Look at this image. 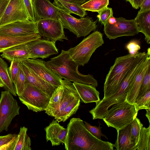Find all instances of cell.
I'll return each mask as SVG.
<instances>
[{
	"label": "cell",
	"mask_w": 150,
	"mask_h": 150,
	"mask_svg": "<svg viewBox=\"0 0 150 150\" xmlns=\"http://www.w3.org/2000/svg\"><path fill=\"white\" fill-rule=\"evenodd\" d=\"M143 127V124L137 117L131 123L130 141L132 150H136L139 140L141 129Z\"/></svg>",
	"instance_id": "4dcf8cb0"
},
{
	"label": "cell",
	"mask_w": 150,
	"mask_h": 150,
	"mask_svg": "<svg viewBox=\"0 0 150 150\" xmlns=\"http://www.w3.org/2000/svg\"><path fill=\"white\" fill-rule=\"evenodd\" d=\"M131 123L117 131V137L114 144L117 150H132L130 141Z\"/></svg>",
	"instance_id": "d4e9b609"
},
{
	"label": "cell",
	"mask_w": 150,
	"mask_h": 150,
	"mask_svg": "<svg viewBox=\"0 0 150 150\" xmlns=\"http://www.w3.org/2000/svg\"></svg>",
	"instance_id": "f907efd6"
},
{
	"label": "cell",
	"mask_w": 150,
	"mask_h": 150,
	"mask_svg": "<svg viewBox=\"0 0 150 150\" xmlns=\"http://www.w3.org/2000/svg\"><path fill=\"white\" fill-rule=\"evenodd\" d=\"M31 1H32L33 0H31Z\"/></svg>",
	"instance_id": "681fc988"
},
{
	"label": "cell",
	"mask_w": 150,
	"mask_h": 150,
	"mask_svg": "<svg viewBox=\"0 0 150 150\" xmlns=\"http://www.w3.org/2000/svg\"><path fill=\"white\" fill-rule=\"evenodd\" d=\"M17 135L16 134H9L6 135L0 136V147L10 142Z\"/></svg>",
	"instance_id": "60d3db41"
},
{
	"label": "cell",
	"mask_w": 150,
	"mask_h": 150,
	"mask_svg": "<svg viewBox=\"0 0 150 150\" xmlns=\"http://www.w3.org/2000/svg\"><path fill=\"white\" fill-rule=\"evenodd\" d=\"M109 4V0H90L81 6L86 11L98 12L108 7Z\"/></svg>",
	"instance_id": "1f68e13d"
},
{
	"label": "cell",
	"mask_w": 150,
	"mask_h": 150,
	"mask_svg": "<svg viewBox=\"0 0 150 150\" xmlns=\"http://www.w3.org/2000/svg\"><path fill=\"white\" fill-rule=\"evenodd\" d=\"M38 34L47 40L56 42L68 40L65 35L64 27L60 20L41 19L36 21Z\"/></svg>",
	"instance_id": "8fae6325"
},
{
	"label": "cell",
	"mask_w": 150,
	"mask_h": 150,
	"mask_svg": "<svg viewBox=\"0 0 150 150\" xmlns=\"http://www.w3.org/2000/svg\"><path fill=\"white\" fill-rule=\"evenodd\" d=\"M47 141L51 142L52 146H58L64 143L67 132L56 120H53L49 125L45 128Z\"/></svg>",
	"instance_id": "ffe728a7"
},
{
	"label": "cell",
	"mask_w": 150,
	"mask_h": 150,
	"mask_svg": "<svg viewBox=\"0 0 150 150\" xmlns=\"http://www.w3.org/2000/svg\"><path fill=\"white\" fill-rule=\"evenodd\" d=\"M150 91H148L142 97L137 99L134 105L137 112L141 109H150Z\"/></svg>",
	"instance_id": "836d02e7"
},
{
	"label": "cell",
	"mask_w": 150,
	"mask_h": 150,
	"mask_svg": "<svg viewBox=\"0 0 150 150\" xmlns=\"http://www.w3.org/2000/svg\"><path fill=\"white\" fill-rule=\"evenodd\" d=\"M64 144L67 150H112L113 144L99 139L86 129L79 118H73L67 125Z\"/></svg>",
	"instance_id": "6da1fadb"
},
{
	"label": "cell",
	"mask_w": 150,
	"mask_h": 150,
	"mask_svg": "<svg viewBox=\"0 0 150 150\" xmlns=\"http://www.w3.org/2000/svg\"><path fill=\"white\" fill-rule=\"evenodd\" d=\"M80 99L84 103L97 102L100 100L99 93L95 87L91 85L74 82Z\"/></svg>",
	"instance_id": "603a6c76"
},
{
	"label": "cell",
	"mask_w": 150,
	"mask_h": 150,
	"mask_svg": "<svg viewBox=\"0 0 150 150\" xmlns=\"http://www.w3.org/2000/svg\"><path fill=\"white\" fill-rule=\"evenodd\" d=\"M9 91L1 92L0 98V133L7 131L13 118L19 115L20 107Z\"/></svg>",
	"instance_id": "9c48e42d"
},
{
	"label": "cell",
	"mask_w": 150,
	"mask_h": 150,
	"mask_svg": "<svg viewBox=\"0 0 150 150\" xmlns=\"http://www.w3.org/2000/svg\"><path fill=\"white\" fill-rule=\"evenodd\" d=\"M60 81L64 88L63 96L58 105L47 114L54 118L58 117L65 108L75 100L80 98L73 83L62 79Z\"/></svg>",
	"instance_id": "2e32d148"
},
{
	"label": "cell",
	"mask_w": 150,
	"mask_h": 150,
	"mask_svg": "<svg viewBox=\"0 0 150 150\" xmlns=\"http://www.w3.org/2000/svg\"><path fill=\"white\" fill-rule=\"evenodd\" d=\"M3 87V84L0 79V87Z\"/></svg>",
	"instance_id": "c3c4849f"
},
{
	"label": "cell",
	"mask_w": 150,
	"mask_h": 150,
	"mask_svg": "<svg viewBox=\"0 0 150 150\" xmlns=\"http://www.w3.org/2000/svg\"><path fill=\"white\" fill-rule=\"evenodd\" d=\"M104 43L102 34L95 31L76 46L68 51L74 60L79 65L84 66L88 62L95 50Z\"/></svg>",
	"instance_id": "5b68a950"
},
{
	"label": "cell",
	"mask_w": 150,
	"mask_h": 150,
	"mask_svg": "<svg viewBox=\"0 0 150 150\" xmlns=\"http://www.w3.org/2000/svg\"><path fill=\"white\" fill-rule=\"evenodd\" d=\"M58 8V14L64 28L69 30L78 38L85 37L95 31L97 25V21L87 16L80 19L76 18L65 11Z\"/></svg>",
	"instance_id": "52a82bcc"
},
{
	"label": "cell",
	"mask_w": 150,
	"mask_h": 150,
	"mask_svg": "<svg viewBox=\"0 0 150 150\" xmlns=\"http://www.w3.org/2000/svg\"><path fill=\"white\" fill-rule=\"evenodd\" d=\"M150 150V126L148 128L142 127L136 150Z\"/></svg>",
	"instance_id": "f546056e"
},
{
	"label": "cell",
	"mask_w": 150,
	"mask_h": 150,
	"mask_svg": "<svg viewBox=\"0 0 150 150\" xmlns=\"http://www.w3.org/2000/svg\"><path fill=\"white\" fill-rule=\"evenodd\" d=\"M29 21L23 0H10L0 19V27L15 22Z\"/></svg>",
	"instance_id": "7c38bea8"
},
{
	"label": "cell",
	"mask_w": 150,
	"mask_h": 150,
	"mask_svg": "<svg viewBox=\"0 0 150 150\" xmlns=\"http://www.w3.org/2000/svg\"><path fill=\"white\" fill-rule=\"evenodd\" d=\"M127 1H128L130 4L132 6V7L133 6V1L132 0H125Z\"/></svg>",
	"instance_id": "7dc6e473"
},
{
	"label": "cell",
	"mask_w": 150,
	"mask_h": 150,
	"mask_svg": "<svg viewBox=\"0 0 150 150\" xmlns=\"http://www.w3.org/2000/svg\"><path fill=\"white\" fill-rule=\"evenodd\" d=\"M24 4L28 12L30 21L36 22L37 20L31 0H23Z\"/></svg>",
	"instance_id": "ab89813d"
},
{
	"label": "cell",
	"mask_w": 150,
	"mask_h": 150,
	"mask_svg": "<svg viewBox=\"0 0 150 150\" xmlns=\"http://www.w3.org/2000/svg\"><path fill=\"white\" fill-rule=\"evenodd\" d=\"M146 54L145 52H138L135 55L128 54L116 58L105 78L103 98L110 97L117 91L130 69Z\"/></svg>",
	"instance_id": "3957f363"
},
{
	"label": "cell",
	"mask_w": 150,
	"mask_h": 150,
	"mask_svg": "<svg viewBox=\"0 0 150 150\" xmlns=\"http://www.w3.org/2000/svg\"><path fill=\"white\" fill-rule=\"evenodd\" d=\"M26 77V83L36 87L51 98L55 88L30 69L22 62H20Z\"/></svg>",
	"instance_id": "d6986e66"
},
{
	"label": "cell",
	"mask_w": 150,
	"mask_h": 150,
	"mask_svg": "<svg viewBox=\"0 0 150 150\" xmlns=\"http://www.w3.org/2000/svg\"><path fill=\"white\" fill-rule=\"evenodd\" d=\"M1 56L10 62H22L29 58V52L26 44L17 45L3 52Z\"/></svg>",
	"instance_id": "cb8c5ba5"
},
{
	"label": "cell",
	"mask_w": 150,
	"mask_h": 150,
	"mask_svg": "<svg viewBox=\"0 0 150 150\" xmlns=\"http://www.w3.org/2000/svg\"><path fill=\"white\" fill-rule=\"evenodd\" d=\"M137 113L134 105L125 101L112 105L102 119L108 127H113L117 131L131 123Z\"/></svg>",
	"instance_id": "277c9868"
},
{
	"label": "cell",
	"mask_w": 150,
	"mask_h": 150,
	"mask_svg": "<svg viewBox=\"0 0 150 150\" xmlns=\"http://www.w3.org/2000/svg\"><path fill=\"white\" fill-rule=\"evenodd\" d=\"M38 34L36 22L18 21L0 27V34L22 36Z\"/></svg>",
	"instance_id": "9a60e30c"
},
{
	"label": "cell",
	"mask_w": 150,
	"mask_h": 150,
	"mask_svg": "<svg viewBox=\"0 0 150 150\" xmlns=\"http://www.w3.org/2000/svg\"><path fill=\"white\" fill-rule=\"evenodd\" d=\"M52 4L68 13H74L81 18L87 15L86 11L82 8L81 5L79 4L68 2L62 0H54Z\"/></svg>",
	"instance_id": "4316f807"
},
{
	"label": "cell",
	"mask_w": 150,
	"mask_h": 150,
	"mask_svg": "<svg viewBox=\"0 0 150 150\" xmlns=\"http://www.w3.org/2000/svg\"><path fill=\"white\" fill-rule=\"evenodd\" d=\"M41 38L38 34L22 36L0 34V52L17 45L26 44Z\"/></svg>",
	"instance_id": "7402d4cb"
},
{
	"label": "cell",
	"mask_w": 150,
	"mask_h": 150,
	"mask_svg": "<svg viewBox=\"0 0 150 150\" xmlns=\"http://www.w3.org/2000/svg\"><path fill=\"white\" fill-rule=\"evenodd\" d=\"M146 116L147 118L149 123L150 122V109H146Z\"/></svg>",
	"instance_id": "bcb514c9"
},
{
	"label": "cell",
	"mask_w": 150,
	"mask_h": 150,
	"mask_svg": "<svg viewBox=\"0 0 150 150\" xmlns=\"http://www.w3.org/2000/svg\"><path fill=\"white\" fill-rule=\"evenodd\" d=\"M126 48L128 50L129 54L134 55L137 54L141 49L139 41L133 40L129 41L126 45Z\"/></svg>",
	"instance_id": "f35d334b"
},
{
	"label": "cell",
	"mask_w": 150,
	"mask_h": 150,
	"mask_svg": "<svg viewBox=\"0 0 150 150\" xmlns=\"http://www.w3.org/2000/svg\"><path fill=\"white\" fill-rule=\"evenodd\" d=\"M113 23L107 22L104 26V31L110 40L122 36H133L137 34L139 30L134 19L127 20L122 17L115 18Z\"/></svg>",
	"instance_id": "30bf717a"
},
{
	"label": "cell",
	"mask_w": 150,
	"mask_h": 150,
	"mask_svg": "<svg viewBox=\"0 0 150 150\" xmlns=\"http://www.w3.org/2000/svg\"><path fill=\"white\" fill-rule=\"evenodd\" d=\"M140 8L137 15L146 11L150 10V0H144L140 6Z\"/></svg>",
	"instance_id": "b9f144b4"
},
{
	"label": "cell",
	"mask_w": 150,
	"mask_h": 150,
	"mask_svg": "<svg viewBox=\"0 0 150 150\" xmlns=\"http://www.w3.org/2000/svg\"><path fill=\"white\" fill-rule=\"evenodd\" d=\"M40 39L32 41L26 44L30 59H44L58 54V50L56 46L55 42Z\"/></svg>",
	"instance_id": "4fadbf2b"
},
{
	"label": "cell",
	"mask_w": 150,
	"mask_h": 150,
	"mask_svg": "<svg viewBox=\"0 0 150 150\" xmlns=\"http://www.w3.org/2000/svg\"><path fill=\"white\" fill-rule=\"evenodd\" d=\"M18 97L29 110L36 112L45 111L50 98L47 94L27 83L23 92Z\"/></svg>",
	"instance_id": "ba28073f"
},
{
	"label": "cell",
	"mask_w": 150,
	"mask_h": 150,
	"mask_svg": "<svg viewBox=\"0 0 150 150\" xmlns=\"http://www.w3.org/2000/svg\"><path fill=\"white\" fill-rule=\"evenodd\" d=\"M144 0H132L133 7L136 9H138L139 8L141 4Z\"/></svg>",
	"instance_id": "f6af8a7d"
},
{
	"label": "cell",
	"mask_w": 150,
	"mask_h": 150,
	"mask_svg": "<svg viewBox=\"0 0 150 150\" xmlns=\"http://www.w3.org/2000/svg\"><path fill=\"white\" fill-rule=\"evenodd\" d=\"M150 68V54L148 55L144 64L130 84L125 100L128 103L134 104L138 95L144 77Z\"/></svg>",
	"instance_id": "ac0fdd59"
},
{
	"label": "cell",
	"mask_w": 150,
	"mask_h": 150,
	"mask_svg": "<svg viewBox=\"0 0 150 150\" xmlns=\"http://www.w3.org/2000/svg\"><path fill=\"white\" fill-rule=\"evenodd\" d=\"M84 122L85 127L94 137L100 140L101 137H104L107 139L106 136L102 133L100 125L98 127L91 125L86 122L84 121Z\"/></svg>",
	"instance_id": "74e56055"
},
{
	"label": "cell",
	"mask_w": 150,
	"mask_h": 150,
	"mask_svg": "<svg viewBox=\"0 0 150 150\" xmlns=\"http://www.w3.org/2000/svg\"><path fill=\"white\" fill-rule=\"evenodd\" d=\"M138 27L139 32L144 35L145 40L150 43V10L137 15L134 19Z\"/></svg>",
	"instance_id": "484cf974"
},
{
	"label": "cell",
	"mask_w": 150,
	"mask_h": 150,
	"mask_svg": "<svg viewBox=\"0 0 150 150\" xmlns=\"http://www.w3.org/2000/svg\"><path fill=\"white\" fill-rule=\"evenodd\" d=\"M97 17L99 21L104 26L108 22L109 19L113 16V12L112 8L108 7L98 12Z\"/></svg>",
	"instance_id": "d590c367"
},
{
	"label": "cell",
	"mask_w": 150,
	"mask_h": 150,
	"mask_svg": "<svg viewBox=\"0 0 150 150\" xmlns=\"http://www.w3.org/2000/svg\"><path fill=\"white\" fill-rule=\"evenodd\" d=\"M46 66L62 79L69 81L98 86L97 80L92 75H84L78 70L79 65L71 58L68 50H62L57 56L45 62Z\"/></svg>",
	"instance_id": "7a4b0ae2"
},
{
	"label": "cell",
	"mask_w": 150,
	"mask_h": 150,
	"mask_svg": "<svg viewBox=\"0 0 150 150\" xmlns=\"http://www.w3.org/2000/svg\"><path fill=\"white\" fill-rule=\"evenodd\" d=\"M11 62L10 66L8 68V72L11 79L14 84L19 71L20 62L15 61H12Z\"/></svg>",
	"instance_id": "8d00e7d4"
},
{
	"label": "cell",
	"mask_w": 150,
	"mask_h": 150,
	"mask_svg": "<svg viewBox=\"0 0 150 150\" xmlns=\"http://www.w3.org/2000/svg\"><path fill=\"white\" fill-rule=\"evenodd\" d=\"M28 128L21 127L18 134L9 143L0 147V150H31V141L27 134Z\"/></svg>",
	"instance_id": "44dd1931"
},
{
	"label": "cell",
	"mask_w": 150,
	"mask_h": 150,
	"mask_svg": "<svg viewBox=\"0 0 150 150\" xmlns=\"http://www.w3.org/2000/svg\"><path fill=\"white\" fill-rule=\"evenodd\" d=\"M149 91H150V68L148 69L144 77L136 100L143 96Z\"/></svg>",
	"instance_id": "e575fe53"
},
{
	"label": "cell",
	"mask_w": 150,
	"mask_h": 150,
	"mask_svg": "<svg viewBox=\"0 0 150 150\" xmlns=\"http://www.w3.org/2000/svg\"><path fill=\"white\" fill-rule=\"evenodd\" d=\"M10 0H0V19L3 15Z\"/></svg>",
	"instance_id": "7bdbcfd3"
},
{
	"label": "cell",
	"mask_w": 150,
	"mask_h": 150,
	"mask_svg": "<svg viewBox=\"0 0 150 150\" xmlns=\"http://www.w3.org/2000/svg\"><path fill=\"white\" fill-rule=\"evenodd\" d=\"M80 99L77 98L69 105L63 110L58 117L54 118L58 122H64L75 114L77 111L80 105Z\"/></svg>",
	"instance_id": "f1b7e54d"
},
{
	"label": "cell",
	"mask_w": 150,
	"mask_h": 150,
	"mask_svg": "<svg viewBox=\"0 0 150 150\" xmlns=\"http://www.w3.org/2000/svg\"><path fill=\"white\" fill-rule=\"evenodd\" d=\"M45 62L41 59H28L22 62L55 88L61 84L62 79L45 65Z\"/></svg>",
	"instance_id": "5bb4252c"
},
{
	"label": "cell",
	"mask_w": 150,
	"mask_h": 150,
	"mask_svg": "<svg viewBox=\"0 0 150 150\" xmlns=\"http://www.w3.org/2000/svg\"><path fill=\"white\" fill-rule=\"evenodd\" d=\"M32 3L37 21L41 19L60 20L58 8L49 0H33Z\"/></svg>",
	"instance_id": "e0dca14e"
},
{
	"label": "cell",
	"mask_w": 150,
	"mask_h": 150,
	"mask_svg": "<svg viewBox=\"0 0 150 150\" xmlns=\"http://www.w3.org/2000/svg\"><path fill=\"white\" fill-rule=\"evenodd\" d=\"M132 80L131 76H126L116 92L110 97L96 102L95 107L89 111L93 119H102L109 108L114 104L125 101Z\"/></svg>",
	"instance_id": "8992f818"
},
{
	"label": "cell",
	"mask_w": 150,
	"mask_h": 150,
	"mask_svg": "<svg viewBox=\"0 0 150 150\" xmlns=\"http://www.w3.org/2000/svg\"><path fill=\"white\" fill-rule=\"evenodd\" d=\"M19 71L14 84L17 95L19 96L23 92L25 87L26 81L25 74L20 64Z\"/></svg>",
	"instance_id": "d6a6232c"
},
{
	"label": "cell",
	"mask_w": 150,
	"mask_h": 150,
	"mask_svg": "<svg viewBox=\"0 0 150 150\" xmlns=\"http://www.w3.org/2000/svg\"><path fill=\"white\" fill-rule=\"evenodd\" d=\"M0 79L4 88L9 91L13 95L16 96L15 86L10 77L8 66L6 63L0 57Z\"/></svg>",
	"instance_id": "83f0119b"
},
{
	"label": "cell",
	"mask_w": 150,
	"mask_h": 150,
	"mask_svg": "<svg viewBox=\"0 0 150 150\" xmlns=\"http://www.w3.org/2000/svg\"><path fill=\"white\" fill-rule=\"evenodd\" d=\"M68 2L76 3L81 5L86 2L89 0H62Z\"/></svg>",
	"instance_id": "ee69618b"
}]
</instances>
